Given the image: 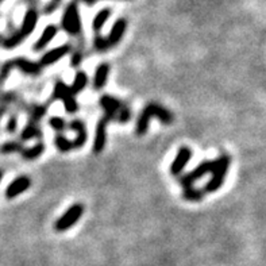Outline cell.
Segmentation results:
<instances>
[{"instance_id":"cell-1","label":"cell","mask_w":266,"mask_h":266,"mask_svg":"<svg viewBox=\"0 0 266 266\" xmlns=\"http://www.w3.org/2000/svg\"><path fill=\"white\" fill-rule=\"evenodd\" d=\"M152 118H157L160 122L164 124H172L173 123V115L169 110H166L164 106L158 103H149L140 114V118L136 120V136H144L149 128V122Z\"/></svg>"},{"instance_id":"cell-2","label":"cell","mask_w":266,"mask_h":266,"mask_svg":"<svg viewBox=\"0 0 266 266\" xmlns=\"http://www.w3.org/2000/svg\"><path fill=\"white\" fill-rule=\"evenodd\" d=\"M12 69H19L20 72L32 77H38L42 73V68L38 62H32L30 60L16 57V58L6 61L0 68V86H3L4 82L8 78L10 72Z\"/></svg>"},{"instance_id":"cell-3","label":"cell","mask_w":266,"mask_h":266,"mask_svg":"<svg viewBox=\"0 0 266 266\" xmlns=\"http://www.w3.org/2000/svg\"><path fill=\"white\" fill-rule=\"evenodd\" d=\"M127 28V20L126 19H118L116 22L114 23L111 32H110L108 36H102L100 32H95V40H94V48L96 52L99 53H104L107 50L112 49L114 46H116L119 42L122 41L123 36L126 32Z\"/></svg>"},{"instance_id":"cell-4","label":"cell","mask_w":266,"mask_h":266,"mask_svg":"<svg viewBox=\"0 0 266 266\" xmlns=\"http://www.w3.org/2000/svg\"><path fill=\"white\" fill-rule=\"evenodd\" d=\"M231 165V157L227 154H222L220 157L215 160L214 168L211 172V180L208 181L206 186H204V194H212L220 190L222 185L224 182V178L227 176V172L230 169Z\"/></svg>"},{"instance_id":"cell-5","label":"cell","mask_w":266,"mask_h":266,"mask_svg":"<svg viewBox=\"0 0 266 266\" xmlns=\"http://www.w3.org/2000/svg\"><path fill=\"white\" fill-rule=\"evenodd\" d=\"M61 28H62L64 32H66L69 36H77L82 34V18H80V11H78V3L76 0L70 2L64 10Z\"/></svg>"},{"instance_id":"cell-6","label":"cell","mask_w":266,"mask_h":266,"mask_svg":"<svg viewBox=\"0 0 266 266\" xmlns=\"http://www.w3.org/2000/svg\"><path fill=\"white\" fill-rule=\"evenodd\" d=\"M52 100H61L65 107V111L68 114H76L78 111V103L76 98L72 94V90L62 80H57L53 90Z\"/></svg>"},{"instance_id":"cell-7","label":"cell","mask_w":266,"mask_h":266,"mask_svg":"<svg viewBox=\"0 0 266 266\" xmlns=\"http://www.w3.org/2000/svg\"><path fill=\"white\" fill-rule=\"evenodd\" d=\"M84 214V207L82 204L76 203L73 204L72 207H69L66 211L64 212L62 215L56 220L54 223V230L58 232H64V231L72 228L73 226L76 224L77 222L80 220Z\"/></svg>"},{"instance_id":"cell-8","label":"cell","mask_w":266,"mask_h":266,"mask_svg":"<svg viewBox=\"0 0 266 266\" xmlns=\"http://www.w3.org/2000/svg\"><path fill=\"white\" fill-rule=\"evenodd\" d=\"M214 164H215V160L212 161H203V162L198 165V166L192 169L190 173H186L184 176L180 177V184L182 188H186V186H192V185L196 182L198 180H200L202 177H204L208 173H211L212 168H214Z\"/></svg>"},{"instance_id":"cell-9","label":"cell","mask_w":266,"mask_h":266,"mask_svg":"<svg viewBox=\"0 0 266 266\" xmlns=\"http://www.w3.org/2000/svg\"><path fill=\"white\" fill-rule=\"evenodd\" d=\"M100 106L104 111L103 116L108 120V122H115L116 119L118 112L120 111V108L123 107V102H120L119 99H116L112 95H103L99 100Z\"/></svg>"},{"instance_id":"cell-10","label":"cell","mask_w":266,"mask_h":266,"mask_svg":"<svg viewBox=\"0 0 266 266\" xmlns=\"http://www.w3.org/2000/svg\"><path fill=\"white\" fill-rule=\"evenodd\" d=\"M38 16H40L38 10H36L34 6H32V7L26 11V14L23 16L22 24H20L19 30H16V32L23 38V41L32 36V32L36 30V23H38Z\"/></svg>"},{"instance_id":"cell-11","label":"cell","mask_w":266,"mask_h":266,"mask_svg":"<svg viewBox=\"0 0 266 266\" xmlns=\"http://www.w3.org/2000/svg\"><path fill=\"white\" fill-rule=\"evenodd\" d=\"M72 52V45L70 44H66V45L58 46L56 49H52L49 52H46L45 54L42 56L41 60H40V66L41 68H45V66H50L53 64L58 62L60 60H62L66 54H69Z\"/></svg>"},{"instance_id":"cell-12","label":"cell","mask_w":266,"mask_h":266,"mask_svg":"<svg viewBox=\"0 0 266 266\" xmlns=\"http://www.w3.org/2000/svg\"><path fill=\"white\" fill-rule=\"evenodd\" d=\"M192 157V150L188 146H182L177 152V156L173 160V162L170 165V174L172 176H180L182 170L185 169V166L188 165V162L190 161Z\"/></svg>"},{"instance_id":"cell-13","label":"cell","mask_w":266,"mask_h":266,"mask_svg":"<svg viewBox=\"0 0 266 266\" xmlns=\"http://www.w3.org/2000/svg\"><path fill=\"white\" fill-rule=\"evenodd\" d=\"M68 128L76 132V138L73 142V149H82L84 144H86L88 140V132H86V127L82 120L80 119H73L72 122L68 123Z\"/></svg>"},{"instance_id":"cell-14","label":"cell","mask_w":266,"mask_h":266,"mask_svg":"<svg viewBox=\"0 0 266 266\" xmlns=\"http://www.w3.org/2000/svg\"><path fill=\"white\" fill-rule=\"evenodd\" d=\"M108 120L106 118H102L98 124H96V131H95V140H94V153L100 154L106 148V142H107V124Z\"/></svg>"},{"instance_id":"cell-15","label":"cell","mask_w":266,"mask_h":266,"mask_svg":"<svg viewBox=\"0 0 266 266\" xmlns=\"http://www.w3.org/2000/svg\"><path fill=\"white\" fill-rule=\"evenodd\" d=\"M30 186H32V180H30V177L28 176L18 177V178H15V180L7 186V190H6V198H8V200L18 198L19 194H23V192H26Z\"/></svg>"},{"instance_id":"cell-16","label":"cell","mask_w":266,"mask_h":266,"mask_svg":"<svg viewBox=\"0 0 266 266\" xmlns=\"http://www.w3.org/2000/svg\"><path fill=\"white\" fill-rule=\"evenodd\" d=\"M58 34V28L56 26V24H49V26H46L44 28V32H42L41 36L36 40V42L32 45V50H36V52H41L46 48V46L49 45L50 42L53 41L56 38V36Z\"/></svg>"},{"instance_id":"cell-17","label":"cell","mask_w":266,"mask_h":266,"mask_svg":"<svg viewBox=\"0 0 266 266\" xmlns=\"http://www.w3.org/2000/svg\"><path fill=\"white\" fill-rule=\"evenodd\" d=\"M110 72H111L110 64L107 62L100 64L99 66L96 68L95 76H94V90H103L104 86L107 84V80H108Z\"/></svg>"},{"instance_id":"cell-18","label":"cell","mask_w":266,"mask_h":266,"mask_svg":"<svg viewBox=\"0 0 266 266\" xmlns=\"http://www.w3.org/2000/svg\"><path fill=\"white\" fill-rule=\"evenodd\" d=\"M42 131L36 123L28 122L26 126L23 127L22 132H20V140H41Z\"/></svg>"},{"instance_id":"cell-19","label":"cell","mask_w":266,"mask_h":266,"mask_svg":"<svg viewBox=\"0 0 266 266\" xmlns=\"http://www.w3.org/2000/svg\"><path fill=\"white\" fill-rule=\"evenodd\" d=\"M46 150V146L42 142H38L32 148H24L23 152L20 153L23 160H26V161H34L36 158H40L44 154V152Z\"/></svg>"},{"instance_id":"cell-20","label":"cell","mask_w":266,"mask_h":266,"mask_svg":"<svg viewBox=\"0 0 266 266\" xmlns=\"http://www.w3.org/2000/svg\"><path fill=\"white\" fill-rule=\"evenodd\" d=\"M86 86H88V76H86V73L82 72V70H77L76 76L73 78L72 86H69L70 90H72V94L74 96L78 95L80 92L86 90Z\"/></svg>"},{"instance_id":"cell-21","label":"cell","mask_w":266,"mask_h":266,"mask_svg":"<svg viewBox=\"0 0 266 266\" xmlns=\"http://www.w3.org/2000/svg\"><path fill=\"white\" fill-rule=\"evenodd\" d=\"M28 112L30 115V120L28 122L32 123H40L42 118L48 114V104H32L30 107H28Z\"/></svg>"},{"instance_id":"cell-22","label":"cell","mask_w":266,"mask_h":266,"mask_svg":"<svg viewBox=\"0 0 266 266\" xmlns=\"http://www.w3.org/2000/svg\"><path fill=\"white\" fill-rule=\"evenodd\" d=\"M111 16V10L110 8H103L102 11H99L96 16L94 18L92 22V28L95 32H100V30L103 28V26L106 24V22L108 20V18Z\"/></svg>"},{"instance_id":"cell-23","label":"cell","mask_w":266,"mask_h":266,"mask_svg":"<svg viewBox=\"0 0 266 266\" xmlns=\"http://www.w3.org/2000/svg\"><path fill=\"white\" fill-rule=\"evenodd\" d=\"M204 190H198V188H194V185L192 186H186L182 190V198L186 200V202H202L204 198Z\"/></svg>"},{"instance_id":"cell-24","label":"cell","mask_w":266,"mask_h":266,"mask_svg":"<svg viewBox=\"0 0 266 266\" xmlns=\"http://www.w3.org/2000/svg\"><path fill=\"white\" fill-rule=\"evenodd\" d=\"M24 146L22 144V142L18 140H10V142H4V144L0 146V152L3 154H11V153H22Z\"/></svg>"},{"instance_id":"cell-25","label":"cell","mask_w":266,"mask_h":266,"mask_svg":"<svg viewBox=\"0 0 266 266\" xmlns=\"http://www.w3.org/2000/svg\"><path fill=\"white\" fill-rule=\"evenodd\" d=\"M56 148L61 152V153H69L70 150H73V142L69 140L68 138L62 134H57L54 138Z\"/></svg>"},{"instance_id":"cell-26","label":"cell","mask_w":266,"mask_h":266,"mask_svg":"<svg viewBox=\"0 0 266 266\" xmlns=\"http://www.w3.org/2000/svg\"><path fill=\"white\" fill-rule=\"evenodd\" d=\"M49 126L52 127L57 134H62V131L66 130L68 123L61 116H52L49 119Z\"/></svg>"},{"instance_id":"cell-27","label":"cell","mask_w":266,"mask_h":266,"mask_svg":"<svg viewBox=\"0 0 266 266\" xmlns=\"http://www.w3.org/2000/svg\"><path fill=\"white\" fill-rule=\"evenodd\" d=\"M131 116H132V112H131V110L128 108V107H127L126 104H123V107L120 108V111L118 112L115 122L122 123V124H124V123H127L128 120H130Z\"/></svg>"},{"instance_id":"cell-28","label":"cell","mask_w":266,"mask_h":266,"mask_svg":"<svg viewBox=\"0 0 266 266\" xmlns=\"http://www.w3.org/2000/svg\"><path fill=\"white\" fill-rule=\"evenodd\" d=\"M18 100V95L15 92H2L0 94V104H7L14 103Z\"/></svg>"},{"instance_id":"cell-29","label":"cell","mask_w":266,"mask_h":266,"mask_svg":"<svg viewBox=\"0 0 266 266\" xmlns=\"http://www.w3.org/2000/svg\"><path fill=\"white\" fill-rule=\"evenodd\" d=\"M7 132H10V134H14L15 131H16V128H18V114L14 112L10 115V119L8 122H7Z\"/></svg>"},{"instance_id":"cell-30","label":"cell","mask_w":266,"mask_h":266,"mask_svg":"<svg viewBox=\"0 0 266 266\" xmlns=\"http://www.w3.org/2000/svg\"><path fill=\"white\" fill-rule=\"evenodd\" d=\"M61 3H62V0H50L48 4H45V7L42 10V12H44V15L53 14L56 10L58 8Z\"/></svg>"},{"instance_id":"cell-31","label":"cell","mask_w":266,"mask_h":266,"mask_svg":"<svg viewBox=\"0 0 266 266\" xmlns=\"http://www.w3.org/2000/svg\"><path fill=\"white\" fill-rule=\"evenodd\" d=\"M82 61V52L80 49L74 50L72 53V58H70V65H72V68H78L80 66V64Z\"/></svg>"},{"instance_id":"cell-32","label":"cell","mask_w":266,"mask_h":266,"mask_svg":"<svg viewBox=\"0 0 266 266\" xmlns=\"http://www.w3.org/2000/svg\"><path fill=\"white\" fill-rule=\"evenodd\" d=\"M76 2H82V3H86V6H94L98 0H76Z\"/></svg>"},{"instance_id":"cell-33","label":"cell","mask_w":266,"mask_h":266,"mask_svg":"<svg viewBox=\"0 0 266 266\" xmlns=\"http://www.w3.org/2000/svg\"><path fill=\"white\" fill-rule=\"evenodd\" d=\"M24 2H28V3H32V4L34 3V0H24ZM36 2H38V0H36Z\"/></svg>"},{"instance_id":"cell-34","label":"cell","mask_w":266,"mask_h":266,"mask_svg":"<svg viewBox=\"0 0 266 266\" xmlns=\"http://www.w3.org/2000/svg\"><path fill=\"white\" fill-rule=\"evenodd\" d=\"M2 177H3V172L0 170V181H2Z\"/></svg>"},{"instance_id":"cell-35","label":"cell","mask_w":266,"mask_h":266,"mask_svg":"<svg viewBox=\"0 0 266 266\" xmlns=\"http://www.w3.org/2000/svg\"><path fill=\"white\" fill-rule=\"evenodd\" d=\"M3 2H4V0H0V4H2V3H3Z\"/></svg>"}]
</instances>
